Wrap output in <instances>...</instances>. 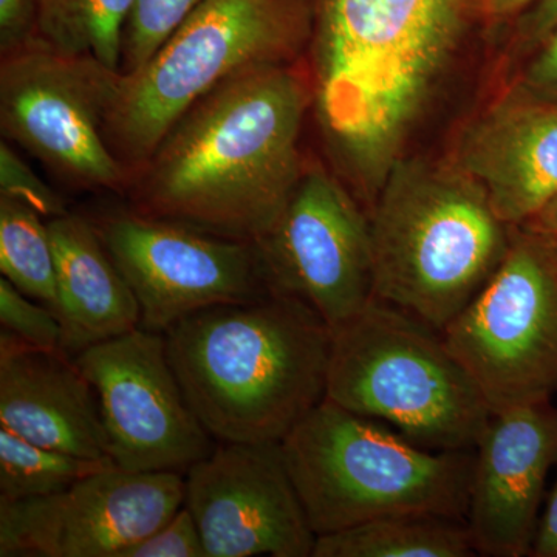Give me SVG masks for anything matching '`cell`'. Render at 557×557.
I'll return each mask as SVG.
<instances>
[{"instance_id": "1", "label": "cell", "mask_w": 557, "mask_h": 557, "mask_svg": "<svg viewBox=\"0 0 557 557\" xmlns=\"http://www.w3.org/2000/svg\"><path fill=\"white\" fill-rule=\"evenodd\" d=\"M314 89L289 62L231 76L172 126L132 175L131 209L230 239L270 231L302 177Z\"/></svg>"}, {"instance_id": "2", "label": "cell", "mask_w": 557, "mask_h": 557, "mask_svg": "<svg viewBox=\"0 0 557 557\" xmlns=\"http://www.w3.org/2000/svg\"><path fill=\"white\" fill-rule=\"evenodd\" d=\"M164 339L190 408L219 443H281L325 399L332 329L293 296L197 311Z\"/></svg>"}, {"instance_id": "3", "label": "cell", "mask_w": 557, "mask_h": 557, "mask_svg": "<svg viewBox=\"0 0 557 557\" xmlns=\"http://www.w3.org/2000/svg\"><path fill=\"white\" fill-rule=\"evenodd\" d=\"M375 298L443 332L507 255L512 226L463 171L395 163L369 209Z\"/></svg>"}, {"instance_id": "4", "label": "cell", "mask_w": 557, "mask_h": 557, "mask_svg": "<svg viewBox=\"0 0 557 557\" xmlns=\"http://www.w3.org/2000/svg\"><path fill=\"white\" fill-rule=\"evenodd\" d=\"M281 449L317 536L387 516L467 520L474 449L423 448L327 398Z\"/></svg>"}, {"instance_id": "5", "label": "cell", "mask_w": 557, "mask_h": 557, "mask_svg": "<svg viewBox=\"0 0 557 557\" xmlns=\"http://www.w3.org/2000/svg\"><path fill=\"white\" fill-rule=\"evenodd\" d=\"M325 398L435 450H471L493 417L438 330L373 298L332 330Z\"/></svg>"}, {"instance_id": "6", "label": "cell", "mask_w": 557, "mask_h": 557, "mask_svg": "<svg viewBox=\"0 0 557 557\" xmlns=\"http://www.w3.org/2000/svg\"><path fill=\"white\" fill-rule=\"evenodd\" d=\"M310 33L307 0H205L141 69L121 75L109 149L134 175L200 98L245 70L292 61Z\"/></svg>"}, {"instance_id": "7", "label": "cell", "mask_w": 557, "mask_h": 557, "mask_svg": "<svg viewBox=\"0 0 557 557\" xmlns=\"http://www.w3.org/2000/svg\"><path fill=\"white\" fill-rule=\"evenodd\" d=\"M121 73L35 36L0 61L3 139L76 190L127 193L132 174L104 138Z\"/></svg>"}, {"instance_id": "8", "label": "cell", "mask_w": 557, "mask_h": 557, "mask_svg": "<svg viewBox=\"0 0 557 557\" xmlns=\"http://www.w3.org/2000/svg\"><path fill=\"white\" fill-rule=\"evenodd\" d=\"M493 413L557 394V251L512 226L507 255L443 330Z\"/></svg>"}, {"instance_id": "9", "label": "cell", "mask_w": 557, "mask_h": 557, "mask_svg": "<svg viewBox=\"0 0 557 557\" xmlns=\"http://www.w3.org/2000/svg\"><path fill=\"white\" fill-rule=\"evenodd\" d=\"M89 219L138 300L141 329L164 333L197 311L273 293L256 242L215 236L134 209Z\"/></svg>"}, {"instance_id": "10", "label": "cell", "mask_w": 557, "mask_h": 557, "mask_svg": "<svg viewBox=\"0 0 557 557\" xmlns=\"http://www.w3.org/2000/svg\"><path fill=\"white\" fill-rule=\"evenodd\" d=\"M271 292L338 329L375 298L369 212L327 171H304L276 223L256 240Z\"/></svg>"}, {"instance_id": "11", "label": "cell", "mask_w": 557, "mask_h": 557, "mask_svg": "<svg viewBox=\"0 0 557 557\" xmlns=\"http://www.w3.org/2000/svg\"><path fill=\"white\" fill-rule=\"evenodd\" d=\"M73 358L97 395L116 468L183 474L214 449L172 369L164 333L138 327Z\"/></svg>"}, {"instance_id": "12", "label": "cell", "mask_w": 557, "mask_h": 557, "mask_svg": "<svg viewBox=\"0 0 557 557\" xmlns=\"http://www.w3.org/2000/svg\"><path fill=\"white\" fill-rule=\"evenodd\" d=\"M185 475L115 465L50 496L0 498V557H120L185 505Z\"/></svg>"}, {"instance_id": "13", "label": "cell", "mask_w": 557, "mask_h": 557, "mask_svg": "<svg viewBox=\"0 0 557 557\" xmlns=\"http://www.w3.org/2000/svg\"><path fill=\"white\" fill-rule=\"evenodd\" d=\"M185 490L208 557H313L281 443H219L185 472Z\"/></svg>"}, {"instance_id": "14", "label": "cell", "mask_w": 557, "mask_h": 557, "mask_svg": "<svg viewBox=\"0 0 557 557\" xmlns=\"http://www.w3.org/2000/svg\"><path fill=\"white\" fill-rule=\"evenodd\" d=\"M474 456L467 523L475 553L530 556L545 482L557 463L552 399L493 413Z\"/></svg>"}, {"instance_id": "15", "label": "cell", "mask_w": 557, "mask_h": 557, "mask_svg": "<svg viewBox=\"0 0 557 557\" xmlns=\"http://www.w3.org/2000/svg\"><path fill=\"white\" fill-rule=\"evenodd\" d=\"M457 168L502 222L525 223L557 196V100L528 91L500 102L461 139Z\"/></svg>"}, {"instance_id": "16", "label": "cell", "mask_w": 557, "mask_h": 557, "mask_svg": "<svg viewBox=\"0 0 557 557\" xmlns=\"http://www.w3.org/2000/svg\"><path fill=\"white\" fill-rule=\"evenodd\" d=\"M0 426L28 442L104 460L97 395L64 350L25 346L0 332Z\"/></svg>"}, {"instance_id": "17", "label": "cell", "mask_w": 557, "mask_h": 557, "mask_svg": "<svg viewBox=\"0 0 557 557\" xmlns=\"http://www.w3.org/2000/svg\"><path fill=\"white\" fill-rule=\"evenodd\" d=\"M47 226L57 271L62 350L76 357L84 348L138 329V300L91 220L67 212L47 220Z\"/></svg>"}, {"instance_id": "18", "label": "cell", "mask_w": 557, "mask_h": 557, "mask_svg": "<svg viewBox=\"0 0 557 557\" xmlns=\"http://www.w3.org/2000/svg\"><path fill=\"white\" fill-rule=\"evenodd\" d=\"M467 520L431 515L387 516L317 536L313 557L475 556Z\"/></svg>"}, {"instance_id": "19", "label": "cell", "mask_w": 557, "mask_h": 557, "mask_svg": "<svg viewBox=\"0 0 557 557\" xmlns=\"http://www.w3.org/2000/svg\"><path fill=\"white\" fill-rule=\"evenodd\" d=\"M135 0H40L38 36L67 53L120 72L124 33Z\"/></svg>"}, {"instance_id": "20", "label": "cell", "mask_w": 557, "mask_h": 557, "mask_svg": "<svg viewBox=\"0 0 557 557\" xmlns=\"http://www.w3.org/2000/svg\"><path fill=\"white\" fill-rule=\"evenodd\" d=\"M0 271L20 292L58 314L57 271L47 220L7 196H0Z\"/></svg>"}, {"instance_id": "21", "label": "cell", "mask_w": 557, "mask_h": 557, "mask_svg": "<svg viewBox=\"0 0 557 557\" xmlns=\"http://www.w3.org/2000/svg\"><path fill=\"white\" fill-rule=\"evenodd\" d=\"M110 458L91 460L44 448L0 426V498L24 500L61 493L76 482L113 467Z\"/></svg>"}, {"instance_id": "22", "label": "cell", "mask_w": 557, "mask_h": 557, "mask_svg": "<svg viewBox=\"0 0 557 557\" xmlns=\"http://www.w3.org/2000/svg\"><path fill=\"white\" fill-rule=\"evenodd\" d=\"M205 0H135L124 33L121 75L141 69Z\"/></svg>"}, {"instance_id": "23", "label": "cell", "mask_w": 557, "mask_h": 557, "mask_svg": "<svg viewBox=\"0 0 557 557\" xmlns=\"http://www.w3.org/2000/svg\"><path fill=\"white\" fill-rule=\"evenodd\" d=\"M0 332L25 346L62 350V325L58 314L24 295L5 277L0 278Z\"/></svg>"}, {"instance_id": "24", "label": "cell", "mask_w": 557, "mask_h": 557, "mask_svg": "<svg viewBox=\"0 0 557 557\" xmlns=\"http://www.w3.org/2000/svg\"><path fill=\"white\" fill-rule=\"evenodd\" d=\"M0 196L28 205L46 220L70 212L61 194L44 182L7 139L0 143Z\"/></svg>"}, {"instance_id": "25", "label": "cell", "mask_w": 557, "mask_h": 557, "mask_svg": "<svg viewBox=\"0 0 557 557\" xmlns=\"http://www.w3.org/2000/svg\"><path fill=\"white\" fill-rule=\"evenodd\" d=\"M120 557H208L199 527L183 505L156 531L121 552Z\"/></svg>"}, {"instance_id": "26", "label": "cell", "mask_w": 557, "mask_h": 557, "mask_svg": "<svg viewBox=\"0 0 557 557\" xmlns=\"http://www.w3.org/2000/svg\"><path fill=\"white\" fill-rule=\"evenodd\" d=\"M40 0H0V53L38 36Z\"/></svg>"}, {"instance_id": "27", "label": "cell", "mask_w": 557, "mask_h": 557, "mask_svg": "<svg viewBox=\"0 0 557 557\" xmlns=\"http://www.w3.org/2000/svg\"><path fill=\"white\" fill-rule=\"evenodd\" d=\"M542 44L541 53L528 67L523 84L527 91L536 97L557 100V25Z\"/></svg>"}, {"instance_id": "28", "label": "cell", "mask_w": 557, "mask_h": 557, "mask_svg": "<svg viewBox=\"0 0 557 557\" xmlns=\"http://www.w3.org/2000/svg\"><path fill=\"white\" fill-rule=\"evenodd\" d=\"M557 25V0H536L522 21V35L528 44L544 42Z\"/></svg>"}, {"instance_id": "29", "label": "cell", "mask_w": 557, "mask_h": 557, "mask_svg": "<svg viewBox=\"0 0 557 557\" xmlns=\"http://www.w3.org/2000/svg\"><path fill=\"white\" fill-rule=\"evenodd\" d=\"M530 556L557 557V480L549 494L544 515L539 519L536 537Z\"/></svg>"}, {"instance_id": "30", "label": "cell", "mask_w": 557, "mask_h": 557, "mask_svg": "<svg viewBox=\"0 0 557 557\" xmlns=\"http://www.w3.org/2000/svg\"><path fill=\"white\" fill-rule=\"evenodd\" d=\"M518 228L547 242L557 251V196Z\"/></svg>"}, {"instance_id": "31", "label": "cell", "mask_w": 557, "mask_h": 557, "mask_svg": "<svg viewBox=\"0 0 557 557\" xmlns=\"http://www.w3.org/2000/svg\"><path fill=\"white\" fill-rule=\"evenodd\" d=\"M536 0H480L482 9L490 16H509V14L519 13L527 7L533 5Z\"/></svg>"}]
</instances>
